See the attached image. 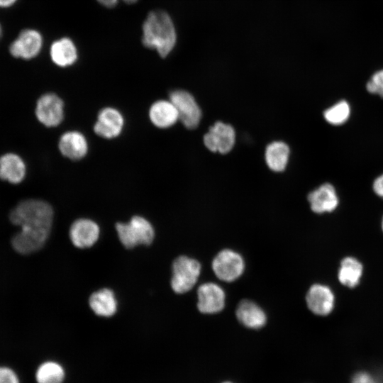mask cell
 I'll list each match as a JSON object with an SVG mask.
<instances>
[{"instance_id": "1", "label": "cell", "mask_w": 383, "mask_h": 383, "mask_svg": "<svg viewBox=\"0 0 383 383\" xmlns=\"http://www.w3.org/2000/svg\"><path fill=\"white\" fill-rule=\"evenodd\" d=\"M12 223L21 228L12 238L13 249L27 255L40 250L47 240L52 223L53 210L46 201L26 199L10 212Z\"/></svg>"}, {"instance_id": "2", "label": "cell", "mask_w": 383, "mask_h": 383, "mask_svg": "<svg viewBox=\"0 0 383 383\" xmlns=\"http://www.w3.org/2000/svg\"><path fill=\"white\" fill-rule=\"evenodd\" d=\"M177 40L175 28L170 16L157 10L149 13L143 25L144 46L157 51L160 57L167 56Z\"/></svg>"}, {"instance_id": "3", "label": "cell", "mask_w": 383, "mask_h": 383, "mask_svg": "<svg viewBox=\"0 0 383 383\" xmlns=\"http://www.w3.org/2000/svg\"><path fill=\"white\" fill-rule=\"evenodd\" d=\"M119 240L126 248L138 245H150L154 239V229L145 218L134 216L128 223L116 225Z\"/></svg>"}, {"instance_id": "4", "label": "cell", "mask_w": 383, "mask_h": 383, "mask_svg": "<svg viewBox=\"0 0 383 383\" xmlns=\"http://www.w3.org/2000/svg\"><path fill=\"white\" fill-rule=\"evenodd\" d=\"M201 272L200 263L187 256H179L172 265L171 287L177 294L191 290L196 283Z\"/></svg>"}, {"instance_id": "5", "label": "cell", "mask_w": 383, "mask_h": 383, "mask_svg": "<svg viewBox=\"0 0 383 383\" xmlns=\"http://www.w3.org/2000/svg\"><path fill=\"white\" fill-rule=\"evenodd\" d=\"M35 113L38 121L45 126H58L64 120V101L54 93L44 94L37 101Z\"/></svg>"}, {"instance_id": "6", "label": "cell", "mask_w": 383, "mask_h": 383, "mask_svg": "<svg viewBox=\"0 0 383 383\" xmlns=\"http://www.w3.org/2000/svg\"><path fill=\"white\" fill-rule=\"evenodd\" d=\"M169 99L176 107L182 124L188 129L196 128L201 118V111L194 96L187 91L177 89L170 92Z\"/></svg>"}, {"instance_id": "7", "label": "cell", "mask_w": 383, "mask_h": 383, "mask_svg": "<svg viewBox=\"0 0 383 383\" xmlns=\"http://www.w3.org/2000/svg\"><path fill=\"white\" fill-rule=\"evenodd\" d=\"M245 263L242 256L231 250L220 251L212 262V269L221 280L230 282L243 274Z\"/></svg>"}, {"instance_id": "8", "label": "cell", "mask_w": 383, "mask_h": 383, "mask_svg": "<svg viewBox=\"0 0 383 383\" xmlns=\"http://www.w3.org/2000/svg\"><path fill=\"white\" fill-rule=\"evenodd\" d=\"M124 124L125 120L121 112L114 107L107 106L98 113L94 131L101 138L113 139L121 134Z\"/></svg>"}, {"instance_id": "9", "label": "cell", "mask_w": 383, "mask_h": 383, "mask_svg": "<svg viewBox=\"0 0 383 383\" xmlns=\"http://www.w3.org/2000/svg\"><path fill=\"white\" fill-rule=\"evenodd\" d=\"M235 142V133L228 124L218 121L204 135L205 146L212 152L225 154L231 150Z\"/></svg>"}, {"instance_id": "10", "label": "cell", "mask_w": 383, "mask_h": 383, "mask_svg": "<svg viewBox=\"0 0 383 383\" xmlns=\"http://www.w3.org/2000/svg\"><path fill=\"white\" fill-rule=\"evenodd\" d=\"M42 45L43 38L38 31L25 29L10 45L9 52L14 57L30 60L38 55Z\"/></svg>"}, {"instance_id": "11", "label": "cell", "mask_w": 383, "mask_h": 383, "mask_svg": "<svg viewBox=\"0 0 383 383\" xmlns=\"http://www.w3.org/2000/svg\"><path fill=\"white\" fill-rule=\"evenodd\" d=\"M197 307L201 313L212 314L223 310L225 306V293L215 283H204L197 290Z\"/></svg>"}, {"instance_id": "12", "label": "cell", "mask_w": 383, "mask_h": 383, "mask_svg": "<svg viewBox=\"0 0 383 383\" xmlns=\"http://www.w3.org/2000/svg\"><path fill=\"white\" fill-rule=\"evenodd\" d=\"M306 301L311 312L318 316H325L332 312L335 296L328 286L315 284L309 288L306 296Z\"/></svg>"}, {"instance_id": "13", "label": "cell", "mask_w": 383, "mask_h": 383, "mask_svg": "<svg viewBox=\"0 0 383 383\" xmlns=\"http://www.w3.org/2000/svg\"><path fill=\"white\" fill-rule=\"evenodd\" d=\"M58 148L64 157L72 160H79L87 155L89 143L80 131H68L60 135Z\"/></svg>"}, {"instance_id": "14", "label": "cell", "mask_w": 383, "mask_h": 383, "mask_svg": "<svg viewBox=\"0 0 383 383\" xmlns=\"http://www.w3.org/2000/svg\"><path fill=\"white\" fill-rule=\"evenodd\" d=\"M311 210L316 213L332 212L339 204V199L334 187L325 183L308 195Z\"/></svg>"}, {"instance_id": "15", "label": "cell", "mask_w": 383, "mask_h": 383, "mask_svg": "<svg viewBox=\"0 0 383 383\" xmlns=\"http://www.w3.org/2000/svg\"><path fill=\"white\" fill-rule=\"evenodd\" d=\"M99 228L93 221L80 218L75 221L70 231V239L77 248H86L93 245L98 240Z\"/></svg>"}, {"instance_id": "16", "label": "cell", "mask_w": 383, "mask_h": 383, "mask_svg": "<svg viewBox=\"0 0 383 383\" xmlns=\"http://www.w3.org/2000/svg\"><path fill=\"white\" fill-rule=\"evenodd\" d=\"M148 116L153 126L162 129L174 126L179 120L177 110L170 99L153 102L149 108Z\"/></svg>"}, {"instance_id": "17", "label": "cell", "mask_w": 383, "mask_h": 383, "mask_svg": "<svg viewBox=\"0 0 383 383\" xmlns=\"http://www.w3.org/2000/svg\"><path fill=\"white\" fill-rule=\"evenodd\" d=\"M26 174L23 160L15 153H6L0 157V179L12 184L21 182Z\"/></svg>"}, {"instance_id": "18", "label": "cell", "mask_w": 383, "mask_h": 383, "mask_svg": "<svg viewBox=\"0 0 383 383\" xmlns=\"http://www.w3.org/2000/svg\"><path fill=\"white\" fill-rule=\"evenodd\" d=\"M238 321L251 329L262 328L267 321L265 311L255 303L249 300L241 301L236 309Z\"/></svg>"}, {"instance_id": "19", "label": "cell", "mask_w": 383, "mask_h": 383, "mask_svg": "<svg viewBox=\"0 0 383 383\" xmlns=\"http://www.w3.org/2000/svg\"><path fill=\"white\" fill-rule=\"evenodd\" d=\"M50 57L58 67H67L77 60V50L72 40L63 38L55 41L50 47Z\"/></svg>"}, {"instance_id": "20", "label": "cell", "mask_w": 383, "mask_h": 383, "mask_svg": "<svg viewBox=\"0 0 383 383\" xmlns=\"http://www.w3.org/2000/svg\"><path fill=\"white\" fill-rule=\"evenodd\" d=\"M363 272L362 263L353 257H344L340 265L338 278L340 283L348 288L359 284Z\"/></svg>"}, {"instance_id": "21", "label": "cell", "mask_w": 383, "mask_h": 383, "mask_svg": "<svg viewBox=\"0 0 383 383\" xmlns=\"http://www.w3.org/2000/svg\"><path fill=\"white\" fill-rule=\"evenodd\" d=\"M89 306L96 315L105 317L113 316L117 309L114 294L109 289L93 293L89 298Z\"/></svg>"}, {"instance_id": "22", "label": "cell", "mask_w": 383, "mask_h": 383, "mask_svg": "<svg viewBox=\"0 0 383 383\" xmlns=\"http://www.w3.org/2000/svg\"><path fill=\"white\" fill-rule=\"evenodd\" d=\"M289 148L282 141L269 144L265 150V160L267 166L273 171H283L288 162Z\"/></svg>"}, {"instance_id": "23", "label": "cell", "mask_w": 383, "mask_h": 383, "mask_svg": "<svg viewBox=\"0 0 383 383\" xmlns=\"http://www.w3.org/2000/svg\"><path fill=\"white\" fill-rule=\"evenodd\" d=\"M64 377V369L60 364L53 361L42 363L35 373L37 383H62Z\"/></svg>"}, {"instance_id": "24", "label": "cell", "mask_w": 383, "mask_h": 383, "mask_svg": "<svg viewBox=\"0 0 383 383\" xmlns=\"http://www.w3.org/2000/svg\"><path fill=\"white\" fill-rule=\"evenodd\" d=\"M350 115V106L344 100L340 101L327 109L324 113V118L331 125L338 126L348 121Z\"/></svg>"}, {"instance_id": "25", "label": "cell", "mask_w": 383, "mask_h": 383, "mask_svg": "<svg viewBox=\"0 0 383 383\" xmlns=\"http://www.w3.org/2000/svg\"><path fill=\"white\" fill-rule=\"evenodd\" d=\"M366 88L370 93L383 97V70L372 74L366 84Z\"/></svg>"}, {"instance_id": "26", "label": "cell", "mask_w": 383, "mask_h": 383, "mask_svg": "<svg viewBox=\"0 0 383 383\" xmlns=\"http://www.w3.org/2000/svg\"><path fill=\"white\" fill-rule=\"evenodd\" d=\"M0 383H20V379L13 369L0 366Z\"/></svg>"}, {"instance_id": "27", "label": "cell", "mask_w": 383, "mask_h": 383, "mask_svg": "<svg viewBox=\"0 0 383 383\" xmlns=\"http://www.w3.org/2000/svg\"><path fill=\"white\" fill-rule=\"evenodd\" d=\"M352 383H383V379L377 375H373L367 372H360L353 376Z\"/></svg>"}, {"instance_id": "28", "label": "cell", "mask_w": 383, "mask_h": 383, "mask_svg": "<svg viewBox=\"0 0 383 383\" xmlns=\"http://www.w3.org/2000/svg\"><path fill=\"white\" fill-rule=\"evenodd\" d=\"M374 192L379 197L383 198V174L377 177L372 184Z\"/></svg>"}, {"instance_id": "29", "label": "cell", "mask_w": 383, "mask_h": 383, "mask_svg": "<svg viewBox=\"0 0 383 383\" xmlns=\"http://www.w3.org/2000/svg\"><path fill=\"white\" fill-rule=\"evenodd\" d=\"M101 4L106 7H113L114 6L118 0H97Z\"/></svg>"}, {"instance_id": "30", "label": "cell", "mask_w": 383, "mask_h": 383, "mask_svg": "<svg viewBox=\"0 0 383 383\" xmlns=\"http://www.w3.org/2000/svg\"><path fill=\"white\" fill-rule=\"evenodd\" d=\"M16 0H0V7H9L12 6Z\"/></svg>"}, {"instance_id": "31", "label": "cell", "mask_w": 383, "mask_h": 383, "mask_svg": "<svg viewBox=\"0 0 383 383\" xmlns=\"http://www.w3.org/2000/svg\"><path fill=\"white\" fill-rule=\"evenodd\" d=\"M127 4H133L135 3L137 0H123Z\"/></svg>"}, {"instance_id": "32", "label": "cell", "mask_w": 383, "mask_h": 383, "mask_svg": "<svg viewBox=\"0 0 383 383\" xmlns=\"http://www.w3.org/2000/svg\"><path fill=\"white\" fill-rule=\"evenodd\" d=\"M1 35H2V28H1V26L0 25V38L1 37Z\"/></svg>"}, {"instance_id": "33", "label": "cell", "mask_w": 383, "mask_h": 383, "mask_svg": "<svg viewBox=\"0 0 383 383\" xmlns=\"http://www.w3.org/2000/svg\"><path fill=\"white\" fill-rule=\"evenodd\" d=\"M221 383H233V382H230V381H225V382H221Z\"/></svg>"}, {"instance_id": "34", "label": "cell", "mask_w": 383, "mask_h": 383, "mask_svg": "<svg viewBox=\"0 0 383 383\" xmlns=\"http://www.w3.org/2000/svg\"><path fill=\"white\" fill-rule=\"evenodd\" d=\"M382 231H383V218H382Z\"/></svg>"}]
</instances>
